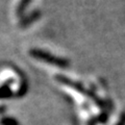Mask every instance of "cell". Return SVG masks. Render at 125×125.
<instances>
[{
	"instance_id": "obj_1",
	"label": "cell",
	"mask_w": 125,
	"mask_h": 125,
	"mask_svg": "<svg viewBox=\"0 0 125 125\" xmlns=\"http://www.w3.org/2000/svg\"><path fill=\"white\" fill-rule=\"evenodd\" d=\"M29 53H30L31 56L37 58V60L45 62L47 64L53 65V66L58 67V68H68L70 66V62L68 60H66L64 57L55 56V55H53V54L46 52L44 50H41V49H31L29 51Z\"/></svg>"
},
{
	"instance_id": "obj_2",
	"label": "cell",
	"mask_w": 125,
	"mask_h": 125,
	"mask_svg": "<svg viewBox=\"0 0 125 125\" xmlns=\"http://www.w3.org/2000/svg\"><path fill=\"white\" fill-rule=\"evenodd\" d=\"M56 79L60 81V83H62V84L68 85V87L72 88V89H74V90H76L77 92H79V93H81V94H83V95L90 97V98H92L97 104L99 105V106H104V103L102 102V101H101V99L99 100L98 97L95 95V93H93V92H91V91H89V90H87L80 83L74 81V80L70 79V78H68V77H65V76H62V75L56 76Z\"/></svg>"
},
{
	"instance_id": "obj_3",
	"label": "cell",
	"mask_w": 125,
	"mask_h": 125,
	"mask_svg": "<svg viewBox=\"0 0 125 125\" xmlns=\"http://www.w3.org/2000/svg\"><path fill=\"white\" fill-rule=\"evenodd\" d=\"M30 2V0H21V2H20V4H19L18 6V10H19V13H21V11L25 9V7L28 5V3Z\"/></svg>"
},
{
	"instance_id": "obj_4",
	"label": "cell",
	"mask_w": 125,
	"mask_h": 125,
	"mask_svg": "<svg viewBox=\"0 0 125 125\" xmlns=\"http://www.w3.org/2000/svg\"><path fill=\"white\" fill-rule=\"evenodd\" d=\"M107 118H108V115L106 114V113H102V114L99 116L98 121H99V122H101V123H104L105 121L107 120Z\"/></svg>"
},
{
	"instance_id": "obj_5",
	"label": "cell",
	"mask_w": 125,
	"mask_h": 125,
	"mask_svg": "<svg viewBox=\"0 0 125 125\" xmlns=\"http://www.w3.org/2000/svg\"><path fill=\"white\" fill-rule=\"evenodd\" d=\"M116 125H125V112H123L122 114H121L120 119H119L118 122H117Z\"/></svg>"
},
{
	"instance_id": "obj_6",
	"label": "cell",
	"mask_w": 125,
	"mask_h": 125,
	"mask_svg": "<svg viewBox=\"0 0 125 125\" xmlns=\"http://www.w3.org/2000/svg\"><path fill=\"white\" fill-rule=\"evenodd\" d=\"M89 125H95V122H94V120L90 121V122H89Z\"/></svg>"
}]
</instances>
